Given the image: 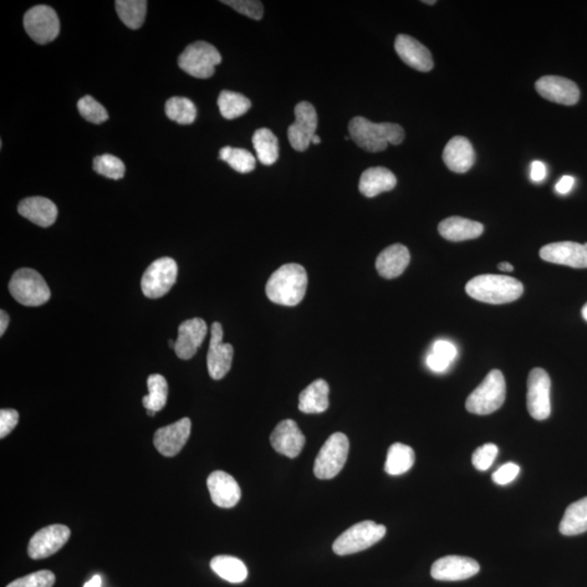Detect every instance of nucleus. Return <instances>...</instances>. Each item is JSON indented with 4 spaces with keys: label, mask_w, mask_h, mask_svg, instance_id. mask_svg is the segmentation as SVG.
<instances>
[{
    "label": "nucleus",
    "mask_w": 587,
    "mask_h": 587,
    "mask_svg": "<svg viewBox=\"0 0 587 587\" xmlns=\"http://www.w3.org/2000/svg\"><path fill=\"white\" fill-rule=\"evenodd\" d=\"M253 145L257 152L258 160L264 166H272L279 158V142L272 131L259 129L253 136Z\"/></svg>",
    "instance_id": "32"
},
{
    "label": "nucleus",
    "mask_w": 587,
    "mask_h": 587,
    "mask_svg": "<svg viewBox=\"0 0 587 587\" xmlns=\"http://www.w3.org/2000/svg\"><path fill=\"white\" fill-rule=\"evenodd\" d=\"M478 561L463 556H446L436 561L431 569L434 580L445 582L463 581L479 574Z\"/></svg>",
    "instance_id": "15"
},
{
    "label": "nucleus",
    "mask_w": 587,
    "mask_h": 587,
    "mask_svg": "<svg viewBox=\"0 0 587 587\" xmlns=\"http://www.w3.org/2000/svg\"><path fill=\"white\" fill-rule=\"evenodd\" d=\"M71 531L63 524H53L39 530L29 544V556L35 560L50 557L68 542Z\"/></svg>",
    "instance_id": "13"
},
{
    "label": "nucleus",
    "mask_w": 587,
    "mask_h": 587,
    "mask_svg": "<svg viewBox=\"0 0 587 587\" xmlns=\"http://www.w3.org/2000/svg\"><path fill=\"white\" fill-rule=\"evenodd\" d=\"M498 269L503 272H513L514 268L513 264L509 263H502L498 264Z\"/></svg>",
    "instance_id": "51"
},
{
    "label": "nucleus",
    "mask_w": 587,
    "mask_h": 587,
    "mask_svg": "<svg viewBox=\"0 0 587 587\" xmlns=\"http://www.w3.org/2000/svg\"><path fill=\"white\" fill-rule=\"evenodd\" d=\"M546 176H548V168L542 161L535 160L531 165V180L535 183H540L545 180Z\"/></svg>",
    "instance_id": "47"
},
{
    "label": "nucleus",
    "mask_w": 587,
    "mask_h": 587,
    "mask_svg": "<svg viewBox=\"0 0 587 587\" xmlns=\"http://www.w3.org/2000/svg\"><path fill=\"white\" fill-rule=\"evenodd\" d=\"M545 262L568 265L575 269L587 268V243L558 242L546 245L540 250Z\"/></svg>",
    "instance_id": "16"
},
{
    "label": "nucleus",
    "mask_w": 587,
    "mask_h": 587,
    "mask_svg": "<svg viewBox=\"0 0 587 587\" xmlns=\"http://www.w3.org/2000/svg\"><path fill=\"white\" fill-rule=\"evenodd\" d=\"M432 352L433 354L440 356L442 358L451 362V364L457 356V349L455 345L452 344L451 341L443 340L437 341L434 343Z\"/></svg>",
    "instance_id": "45"
},
{
    "label": "nucleus",
    "mask_w": 587,
    "mask_h": 587,
    "mask_svg": "<svg viewBox=\"0 0 587 587\" xmlns=\"http://www.w3.org/2000/svg\"><path fill=\"white\" fill-rule=\"evenodd\" d=\"M574 184L575 178L574 177L565 176L560 178L557 184H556L555 190L560 194V195H566V194L573 191Z\"/></svg>",
    "instance_id": "48"
},
{
    "label": "nucleus",
    "mask_w": 587,
    "mask_h": 587,
    "mask_svg": "<svg viewBox=\"0 0 587 587\" xmlns=\"http://www.w3.org/2000/svg\"><path fill=\"white\" fill-rule=\"evenodd\" d=\"M582 315H583L584 320L587 321V303L584 307L582 308Z\"/></svg>",
    "instance_id": "53"
},
{
    "label": "nucleus",
    "mask_w": 587,
    "mask_h": 587,
    "mask_svg": "<svg viewBox=\"0 0 587 587\" xmlns=\"http://www.w3.org/2000/svg\"><path fill=\"white\" fill-rule=\"evenodd\" d=\"M10 294L23 306L38 307L50 299L47 283L38 272L23 268L15 272L9 283Z\"/></svg>",
    "instance_id": "5"
},
{
    "label": "nucleus",
    "mask_w": 587,
    "mask_h": 587,
    "mask_svg": "<svg viewBox=\"0 0 587 587\" xmlns=\"http://www.w3.org/2000/svg\"><path fill=\"white\" fill-rule=\"evenodd\" d=\"M523 284L508 275L482 274L470 280L466 292L481 303L503 305L522 298Z\"/></svg>",
    "instance_id": "2"
},
{
    "label": "nucleus",
    "mask_w": 587,
    "mask_h": 587,
    "mask_svg": "<svg viewBox=\"0 0 587 587\" xmlns=\"http://www.w3.org/2000/svg\"><path fill=\"white\" fill-rule=\"evenodd\" d=\"M177 264L169 257L157 259L147 268L142 278V290L148 298L157 299L165 296L175 285Z\"/></svg>",
    "instance_id": "9"
},
{
    "label": "nucleus",
    "mask_w": 587,
    "mask_h": 587,
    "mask_svg": "<svg viewBox=\"0 0 587 587\" xmlns=\"http://www.w3.org/2000/svg\"><path fill=\"white\" fill-rule=\"evenodd\" d=\"M396 184L397 178L391 170L383 167L369 168L361 175L359 191L362 195L372 198L394 190Z\"/></svg>",
    "instance_id": "26"
},
{
    "label": "nucleus",
    "mask_w": 587,
    "mask_h": 587,
    "mask_svg": "<svg viewBox=\"0 0 587 587\" xmlns=\"http://www.w3.org/2000/svg\"><path fill=\"white\" fill-rule=\"evenodd\" d=\"M385 534L384 525L367 520V522L352 525L340 535L333 544V551L339 556L359 553V551L366 550L380 542Z\"/></svg>",
    "instance_id": "6"
},
{
    "label": "nucleus",
    "mask_w": 587,
    "mask_h": 587,
    "mask_svg": "<svg viewBox=\"0 0 587 587\" xmlns=\"http://www.w3.org/2000/svg\"><path fill=\"white\" fill-rule=\"evenodd\" d=\"M307 285L308 275L303 265L289 263L270 277L265 293L272 303L293 307L304 299Z\"/></svg>",
    "instance_id": "1"
},
{
    "label": "nucleus",
    "mask_w": 587,
    "mask_h": 587,
    "mask_svg": "<svg viewBox=\"0 0 587 587\" xmlns=\"http://www.w3.org/2000/svg\"><path fill=\"white\" fill-rule=\"evenodd\" d=\"M520 467L514 462H508L500 467L493 474V481L498 485H507L514 481L519 476Z\"/></svg>",
    "instance_id": "43"
},
{
    "label": "nucleus",
    "mask_w": 587,
    "mask_h": 587,
    "mask_svg": "<svg viewBox=\"0 0 587 587\" xmlns=\"http://www.w3.org/2000/svg\"><path fill=\"white\" fill-rule=\"evenodd\" d=\"M55 582L56 576L52 571L42 570L15 580L7 587H53Z\"/></svg>",
    "instance_id": "40"
},
{
    "label": "nucleus",
    "mask_w": 587,
    "mask_h": 587,
    "mask_svg": "<svg viewBox=\"0 0 587 587\" xmlns=\"http://www.w3.org/2000/svg\"><path fill=\"white\" fill-rule=\"evenodd\" d=\"M330 387L323 379L315 380L300 393L299 410L308 415L323 413L329 408Z\"/></svg>",
    "instance_id": "28"
},
{
    "label": "nucleus",
    "mask_w": 587,
    "mask_h": 587,
    "mask_svg": "<svg viewBox=\"0 0 587 587\" xmlns=\"http://www.w3.org/2000/svg\"><path fill=\"white\" fill-rule=\"evenodd\" d=\"M9 315L6 311H0V335H4L9 325Z\"/></svg>",
    "instance_id": "49"
},
{
    "label": "nucleus",
    "mask_w": 587,
    "mask_h": 587,
    "mask_svg": "<svg viewBox=\"0 0 587 587\" xmlns=\"http://www.w3.org/2000/svg\"><path fill=\"white\" fill-rule=\"evenodd\" d=\"M117 15L127 28L137 30L144 24L147 2L145 0H117L116 2Z\"/></svg>",
    "instance_id": "33"
},
{
    "label": "nucleus",
    "mask_w": 587,
    "mask_h": 587,
    "mask_svg": "<svg viewBox=\"0 0 587 587\" xmlns=\"http://www.w3.org/2000/svg\"><path fill=\"white\" fill-rule=\"evenodd\" d=\"M538 93L556 104L573 106L580 99V90L574 82L561 76H543L535 83Z\"/></svg>",
    "instance_id": "18"
},
{
    "label": "nucleus",
    "mask_w": 587,
    "mask_h": 587,
    "mask_svg": "<svg viewBox=\"0 0 587 587\" xmlns=\"http://www.w3.org/2000/svg\"><path fill=\"white\" fill-rule=\"evenodd\" d=\"M350 134L362 150L369 152L385 151L387 146L401 145L405 140V131L396 124H375L364 117L350 121Z\"/></svg>",
    "instance_id": "3"
},
{
    "label": "nucleus",
    "mask_w": 587,
    "mask_h": 587,
    "mask_svg": "<svg viewBox=\"0 0 587 587\" xmlns=\"http://www.w3.org/2000/svg\"><path fill=\"white\" fill-rule=\"evenodd\" d=\"M422 3L427 4H436V0H431V2H427V0H425V2H422Z\"/></svg>",
    "instance_id": "56"
},
{
    "label": "nucleus",
    "mask_w": 587,
    "mask_h": 587,
    "mask_svg": "<svg viewBox=\"0 0 587 587\" xmlns=\"http://www.w3.org/2000/svg\"><path fill=\"white\" fill-rule=\"evenodd\" d=\"M147 415L150 417H154L156 415V412L152 410H147Z\"/></svg>",
    "instance_id": "55"
},
{
    "label": "nucleus",
    "mask_w": 587,
    "mask_h": 587,
    "mask_svg": "<svg viewBox=\"0 0 587 587\" xmlns=\"http://www.w3.org/2000/svg\"><path fill=\"white\" fill-rule=\"evenodd\" d=\"M191 428L192 423L188 418H183L170 426L160 428L154 436L157 451L165 457L177 456L190 438Z\"/></svg>",
    "instance_id": "17"
},
{
    "label": "nucleus",
    "mask_w": 587,
    "mask_h": 587,
    "mask_svg": "<svg viewBox=\"0 0 587 587\" xmlns=\"http://www.w3.org/2000/svg\"><path fill=\"white\" fill-rule=\"evenodd\" d=\"M234 350L231 344L223 343V329L219 323L211 325V344L207 355L209 376L213 380H221L232 367Z\"/></svg>",
    "instance_id": "14"
},
{
    "label": "nucleus",
    "mask_w": 587,
    "mask_h": 587,
    "mask_svg": "<svg viewBox=\"0 0 587 587\" xmlns=\"http://www.w3.org/2000/svg\"><path fill=\"white\" fill-rule=\"evenodd\" d=\"M78 109L80 115L91 124L101 125L109 119L108 112H107L105 107L91 96H85L81 99L78 103Z\"/></svg>",
    "instance_id": "39"
},
{
    "label": "nucleus",
    "mask_w": 587,
    "mask_h": 587,
    "mask_svg": "<svg viewBox=\"0 0 587 587\" xmlns=\"http://www.w3.org/2000/svg\"><path fill=\"white\" fill-rule=\"evenodd\" d=\"M219 158L239 173L252 172L256 167V158L253 156L252 152L242 150V148L223 147Z\"/></svg>",
    "instance_id": "37"
},
{
    "label": "nucleus",
    "mask_w": 587,
    "mask_h": 587,
    "mask_svg": "<svg viewBox=\"0 0 587 587\" xmlns=\"http://www.w3.org/2000/svg\"><path fill=\"white\" fill-rule=\"evenodd\" d=\"M24 29L35 43L45 45L58 38L60 22L52 7L39 4L28 10L23 20Z\"/></svg>",
    "instance_id": "10"
},
{
    "label": "nucleus",
    "mask_w": 587,
    "mask_h": 587,
    "mask_svg": "<svg viewBox=\"0 0 587 587\" xmlns=\"http://www.w3.org/2000/svg\"><path fill=\"white\" fill-rule=\"evenodd\" d=\"M318 127V115L308 101H301L295 107V122L289 127L290 146L298 151L307 150Z\"/></svg>",
    "instance_id": "12"
},
{
    "label": "nucleus",
    "mask_w": 587,
    "mask_h": 587,
    "mask_svg": "<svg viewBox=\"0 0 587 587\" xmlns=\"http://www.w3.org/2000/svg\"><path fill=\"white\" fill-rule=\"evenodd\" d=\"M18 211L22 217L39 227L53 226L58 217V209L55 203L45 197H29L19 203Z\"/></svg>",
    "instance_id": "24"
},
{
    "label": "nucleus",
    "mask_w": 587,
    "mask_h": 587,
    "mask_svg": "<svg viewBox=\"0 0 587 587\" xmlns=\"http://www.w3.org/2000/svg\"><path fill=\"white\" fill-rule=\"evenodd\" d=\"M148 395L142 397V405L147 410L155 412L165 408L169 394V386L161 375H151L147 380Z\"/></svg>",
    "instance_id": "34"
},
{
    "label": "nucleus",
    "mask_w": 587,
    "mask_h": 587,
    "mask_svg": "<svg viewBox=\"0 0 587 587\" xmlns=\"http://www.w3.org/2000/svg\"><path fill=\"white\" fill-rule=\"evenodd\" d=\"M221 61V55L214 46L206 42H196L187 46L178 57V66L194 78L209 79Z\"/></svg>",
    "instance_id": "8"
},
{
    "label": "nucleus",
    "mask_w": 587,
    "mask_h": 587,
    "mask_svg": "<svg viewBox=\"0 0 587 587\" xmlns=\"http://www.w3.org/2000/svg\"><path fill=\"white\" fill-rule=\"evenodd\" d=\"M410 263V250L404 245L395 244L377 256L376 267L381 277L391 280L404 273Z\"/></svg>",
    "instance_id": "25"
},
{
    "label": "nucleus",
    "mask_w": 587,
    "mask_h": 587,
    "mask_svg": "<svg viewBox=\"0 0 587 587\" xmlns=\"http://www.w3.org/2000/svg\"><path fill=\"white\" fill-rule=\"evenodd\" d=\"M222 3L250 19L260 20L263 18V3L257 2V0H224Z\"/></svg>",
    "instance_id": "42"
},
{
    "label": "nucleus",
    "mask_w": 587,
    "mask_h": 587,
    "mask_svg": "<svg viewBox=\"0 0 587 587\" xmlns=\"http://www.w3.org/2000/svg\"><path fill=\"white\" fill-rule=\"evenodd\" d=\"M19 422V412L14 410H0V437L4 438L13 431Z\"/></svg>",
    "instance_id": "44"
},
{
    "label": "nucleus",
    "mask_w": 587,
    "mask_h": 587,
    "mask_svg": "<svg viewBox=\"0 0 587 587\" xmlns=\"http://www.w3.org/2000/svg\"><path fill=\"white\" fill-rule=\"evenodd\" d=\"M550 377L542 367H535L530 372L528 379V411L535 420L543 421L549 418Z\"/></svg>",
    "instance_id": "11"
},
{
    "label": "nucleus",
    "mask_w": 587,
    "mask_h": 587,
    "mask_svg": "<svg viewBox=\"0 0 587 587\" xmlns=\"http://www.w3.org/2000/svg\"><path fill=\"white\" fill-rule=\"evenodd\" d=\"M207 332V324L201 318L184 321L178 326V336L176 341L175 351L178 358L192 359L206 339Z\"/></svg>",
    "instance_id": "19"
},
{
    "label": "nucleus",
    "mask_w": 587,
    "mask_h": 587,
    "mask_svg": "<svg viewBox=\"0 0 587 587\" xmlns=\"http://www.w3.org/2000/svg\"><path fill=\"white\" fill-rule=\"evenodd\" d=\"M443 160L449 170L466 173L476 162V151L466 137L455 136L447 142L443 151Z\"/></svg>",
    "instance_id": "23"
},
{
    "label": "nucleus",
    "mask_w": 587,
    "mask_h": 587,
    "mask_svg": "<svg viewBox=\"0 0 587 587\" xmlns=\"http://www.w3.org/2000/svg\"><path fill=\"white\" fill-rule=\"evenodd\" d=\"M219 110L223 117L228 120L237 119L242 117L252 107V103L242 94L231 91H223L218 99Z\"/></svg>",
    "instance_id": "35"
},
{
    "label": "nucleus",
    "mask_w": 587,
    "mask_h": 587,
    "mask_svg": "<svg viewBox=\"0 0 587 587\" xmlns=\"http://www.w3.org/2000/svg\"><path fill=\"white\" fill-rule=\"evenodd\" d=\"M169 346L171 349L175 350L176 349V341H169Z\"/></svg>",
    "instance_id": "54"
},
{
    "label": "nucleus",
    "mask_w": 587,
    "mask_h": 587,
    "mask_svg": "<svg viewBox=\"0 0 587 587\" xmlns=\"http://www.w3.org/2000/svg\"><path fill=\"white\" fill-rule=\"evenodd\" d=\"M272 447L281 455L296 458L305 446L306 438L294 420L280 422L270 436Z\"/></svg>",
    "instance_id": "20"
},
{
    "label": "nucleus",
    "mask_w": 587,
    "mask_h": 587,
    "mask_svg": "<svg viewBox=\"0 0 587 587\" xmlns=\"http://www.w3.org/2000/svg\"><path fill=\"white\" fill-rule=\"evenodd\" d=\"M506 400V382L502 372L492 370L466 401L469 412L487 416L499 410Z\"/></svg>",
    "instance_id": "4"
},
{
    "label": "nucleus",
    "mask_w": 587,
    "mask_h": 587,
    "mask_svg": "<svg viewBox=\"0 0 587 587\" xmlns=\"http://www.w3.org/2000/svg\"><path fill=\"white\" fill-rule=\"evenodd\" d=\"M349 452V437L341 432L332 434L315 458V476L320 479H331L338 476L345 466Z\"/></svg>",
    "instance_id": "7"
},
{
    "label": "nucleus",
    "mask_w": 587,
    "mask_h": 587,
    "mask_svg": "<svg viewBox=\"0 0 587 587\" xmlns=\"http://www.w3.org/2000/svg\"><path fill=\"white\" fill-rule=\"evenodd\" d=\"M484 231L482 223L462 217L445 219L438 226L441 237L451 242H463L481 237Z\"/></svg>",
    "instance_id": "27"
},
{
    "label": "nucleus",
    "mask_w": 587,
    "mask_h": 587,
    "mask_svg": "<svg viewBox=\"0 0 587 587\" xmlns=\"http://www.w3.org/2000/svg\"><path fill=\"white\" fill-rule=\"evenodd\" d=\"M213 573L229 583H242L247 579L248 570L242 560L232 556H217L211 561Z\"/></svg>",
    "instance_id": "31"
},
{
    "label": "nucleus",
    "mask_w": 587,
    "mask_h": 587,
    "mask_svg": "<svg viewBox=\"0 0 587 587\" xmlns=\"http://www.w3.org/2000/svg\"><path fill=\"white\" fill-rule=\"evenodd\" d=\"M498 455V447L495 444H485L476 449L472 455V463L479 471H487L493 466L495 459Z\"/></svg>",
    "instance_id": "41"
},
{
    "label": "nucleus",
    "mask_w": 587,
    "mask_h": 587,
    "mask_svg": "<svg viewBox=\"0 0 587 587\" xmlns=\"http://www.w3.org/2000/svg\"><path fill=\"white\" fill-rule=\"evenodd\" d=\"M395 50L400 58L410 68L420 73H428L433 69L434 63L430 50L410 35H398Z\"/></svg>",
    "instance_id": "22"
},
{
    "label": "nucleus",
    "mask_w": 587,
    "mask_h": 587,
    "mask_svg": "<svg viewBox=\"0 0 587 587\" xmlns=\"http://www.w3.org/2000/svg\"><path fill=\"white\" fill-rule=\"evenodd\" d=\"M84 587H101V576L94 575L89 582H86Z\"/></svg>",
    "instance_id": "50"
},
{
    "label": "nucleus",
    "mask_w": 587,
    "mask_h": 587,
    "mask_svg": "<svg viewBox=\"0 0 587 587\" xmlns=\"http://www.w3.org/2000/svg\"><path fill=\"white\" fill-rule=\"evenodd\" d=\"M427 365L432 371L441 374V372H445L448 369L449 366H451V362L431 352V354L427 356Z\"/></svg>",
    "instance_id": "46"
},
{
    "label": "nucleus",
    "mask_w": 587,
    "mask_h": 587,
    "mask_svg": "<svg viewBox=\"0 0 587 587\" xmlns=\"http://www.w3.org/2000/svg\"><path fill=\"white\" fill-rule=\"evenodd\" d=\"M415 452L405 444L395 443L389 448L385 462V472L390 476H401L415 464Z\"/></svg>",
    "instance_id": "30"
},
{
    "label": "nucleus",
    "mask_w": 587,
    "mask_h": 587,
    "mask_svg": "<svg viewBox=\"0 0 587 587\" xmlns=\"http://www.w3.org/2000/svg\"><path fill=\"white\" fill-rule=\"evenodd\" d=\"M207 487L214 505L221 508L237 506L242 497L237 479L224 471H214L208 477Z\"/></svg>",
    "instance_id": "21"
},
{
    "label": "nucleus",
    "mask_w": 587,
    "mask_h": 587,
    "mask_svg": "<svg viewBox=\"0 0 587 587\" xmlns=\"http://www.w3.org/2000/svg\"><path fill=\"white\" fill-rule=\"evenodd\" d=\"M320 142H321V139H320L319 135L315 134L313 137V141H311V144L318 145V144H320Z\"/></svg>",
    "instance_id": "52"
},
{
    "label": "nucleus",
    "mask_w": 587,
    "mask_h": 587,
    "mask_svg": "<svg viewBox=\"0 0 587 587\" xmlns=\"http://www.w3.org/2000/svg\"><path fill=\"white\" fill-rule=\"evenodd\" d=\"M93 167L99 175L111 178V180H120L125 177V163L116 156L106 154L96 157Z\"/></svg>",
    "instance_id": "38"
},
{
    "label": "nucleus",
    "mask_w": 587,
    "mask_h": 587,
    "mask_svg": "<svg viewBox=\"0 0 587 587\" xmlns=\"http://www.w3.org/2000/svg\"><path fill=\"white\" fill-rule=\"evenodd\" d=\"M165 111L170 120L182 125H192L197 117L195 104L191 99H184V97H172L167 101Z\"/></svg>",
    "instance_id": "36"
},
{
    "label": "nucleus",
    "mask_w": 587,
    "mask_h": 587,
    "mask_svg": "<svg viewBox=\"0 0 587 587\" xmlns=\"http://www.w3.org/2000/svg\"><path fill=\"white\" fill-rule=\"evenodd\" d=\"M560 533L565 536L587 532V497L578 500L566 508L559 525Z\"/></svg>",
    "instance_id": "29"
}]
</instances>
